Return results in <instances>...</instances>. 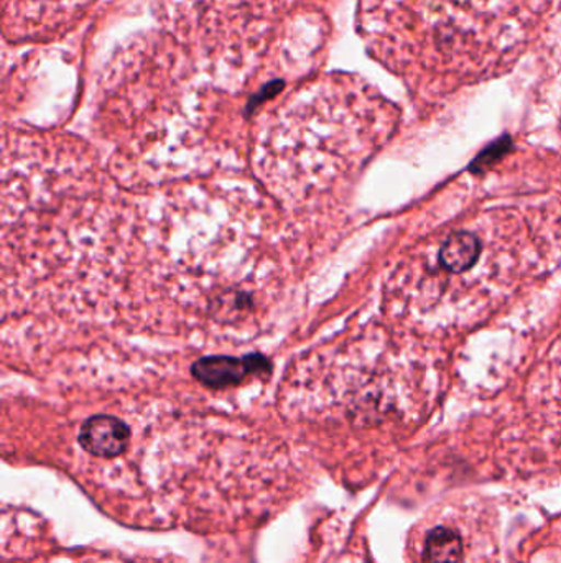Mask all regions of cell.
Here are the masks:
<instances>
[{
  "mask_svg": "<svg viewBox=\"0 0 561 563\" xmlns=\"http://www.w3.org/2000/svg\"><path fill=\"white\" fill-rule=\"evenodd\" d=\"M81 447L98 458H116L129 447L130 428L114 415H94L80 428Z\"/></svg>",
  "mask_w": 561,
  "mask_h": 563,
  "instance_id": "3957f363",
  "label": "cell"
},
{
  "mask_svg": "<svg viewBox=\"0 0 561 563\" xmlns=\"http://www.w3.org/2000/svg\"><path fill=\"white\" fill-rule=\"evenodd\" d=\"M548 0H364L374 47L400 71L484 77L527 44Z\"/></svg>",
  "mask_w": 561,
  "mask_h": 563,
  "instance_id": "6da1fadb",
  "label": "cell"
},
{
  "mask_svg": "<svg viewBox=\"0 0 561 563\" xmlns=\"http://www.w3.org/2000/svg\"><path fill=\"white\" fill-rule=\"evenodd\" d=\"M462 552L461 536L451 527L438 526L426 536L423 559L426 563H459Z\"/></svg>",
  "mask_w": 561,
  "mask_h": 563,
  "instance_id": "8992f818",
  "label": "cell"
},
{
  "mask_svg": "<svg viewBox=\"0 0 561 563\" xmlns=\"http://www.w3.org/2000/svg\"><path fill=\"white\" fill-rule=\"evenodd\" d=\"M84 2L87 0H8V4H11L9 12L12 15L15 12V19L24 21V27L28 32L57 24L61 18L80 11Z\"/></svg>",
  "mask_w": 561,
  "mask_h": 563,
  "instance_id": "277c9868",
  "label": "cell"
},
{
  "mask_svg": "<svg viewBox=\"0 0 561 563\" xmlns=\"http://www.w3.org/2000/svg\"><path fill=\"white\" fill-rule=\"evenodd\" d=\"M481 254V242L472 232L459 231L443 242L439 262L446 271L462 274L471 268Z\"/></svg>",
  "mask_w": 561,
  "mask_h": 563,
  "instance_id": "5b68a950",
  "label": "cell"
},
{
  "mask_svg": "<svg viewBox=\"0 0 561 563\" xmlns=\"http://www.w3.org/2000/svg\"><path fill=\"white\" fill-rule=\"evenodd\" d=\"M216 2H228L229 5H231V8H241V5H245L248 4V0H216Z\"/></svg>",
  "mask_w": 561,
  "mask_h": 563,
  "instance_id": "52a82bcc",
  "label": "cell"
},
{
  "mask_svg": "<svg viewBox=\"0 0 561 563\" xmlns=\"http://www.w3.org/2000/svg\"><path fill=\"white\" fill-rule=\"evenodd\" d=\"M272 365L265 356L248 355L244 358L236 356H206L193 365V378L206 388L221 389L242 384L252 375L271 372Z\"/></svg>",
  "mask_w": 561,
  "mask_h": 563,
  "instance_id": "7a4b0ae2",
  "label": "cell"
}]
</instances>
